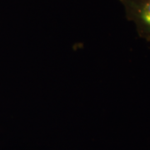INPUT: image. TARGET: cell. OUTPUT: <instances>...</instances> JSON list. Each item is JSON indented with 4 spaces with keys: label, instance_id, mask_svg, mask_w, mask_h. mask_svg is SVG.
<instances>
[{
    "label": "cell",
    "instance_id": "6da1fadb",
    "mask_svg": "<svg viewBox=\"0 0 150 150\" xmlns=\"http://www.w3.org/2000/svg\"><path fill=\"white\" fill-rule=\"evenodd\" d=\"M140 34L150 41V0H120Z\"/></svg>",
    "mask_w": 150,
    "mask_h": 150
}]
</instances>
